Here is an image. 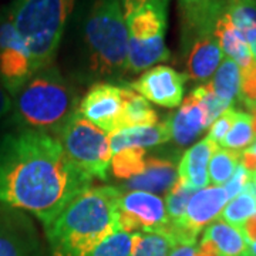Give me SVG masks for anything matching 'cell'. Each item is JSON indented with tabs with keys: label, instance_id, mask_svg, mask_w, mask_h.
I'll list each match as a JSON object with an SVG mask.
<instances>
[{
	"label": "cell",
	"instance_id": "cell-32",
	"mask_svg": "<svg viewBox=\"0 0 256 256\" xmlns=\"http://www.w3.org/2000/svg\"><path fill=\"white\" fill-rule=\"evenodd\" d=\"M239 98L246 107L256 106V62L245 70H240V92Z\"/></svg>",
	"mask_w": 256,
	"mask_h": 256
},
{
	"label": "cell",
	"instance_id": "cell-26",
	"mask_svg": "<svg viewBox=\"0 0 256 256\" xmlns=\"http://www.w3.org/2000/svg\"><path fill=\"white\" fill-rule=\"evenodd\" d=\"M146 165V152L141 148H126L114 152L110 168L114 176L120 180H131L140 175Z\"/></svg>",
	"mask_w": 256,
	"mask_h": 256
},
{
	"label": "cell",
	"instance_id": "cell-35",
	"mask_svg": "<svg viewBox=\"0 0 256 256\" xmlns=\"http://www.w3.org/2000/svg\"><path fill=\"white\" fill-rule=\"evenodd\" d=\"M12 111H13V96L0 82V126L9 116H12Z\"/></svg>",
	"mask_w": 256,
	"mask_h": 256
},
{
	"label": "cell",
	"instance_id": "cell-13",
	"mask_svg": "<svg viewBox=\"0 0 256 256\" xmlns=\"http://www.w3.org/2000/svg\"><path fill=\"white\" fill-rule=\"evenodd\" d=\"M224 52L214 33L198 36L186 48V77L196 82H208L224 60Z\"/></svg>",
	"mask_w": 256,
	"mask_h": 256
},
{
	"label": "cell",
	"instance_id": "cell-9",
	"mask_svg": "<svg viewBox=\"0 0 256 256\" xmlns=\"http://www.w3.org/2000/svg\"><path fill=\"white\" fill-rule=\"evenodd\" d=\"M120 228L127 232H164L170 226L165 201L156 194L128 191L118 202Z\"/></svg>",
	"mask_w": 256,
	"mask_h": 256
},
{
	"label": "cell",
	"instance_id": "cell-18",
	"mask_svg": "<svg viewBox=\"0 0 256 256\" xmlns=\"http://www.w3.org/2000/svg\"><path fill=\"white\" fill-rule=\"evenodd\" d=\"M214 34L218 38L225 57L234 60L240 70H245L254 63V57L244 33L239 32L224 13H216Z\"/></svg>",
	"mask_w": 256,
	"mask_h": 256
},
{
	"label": "cell",
	"instance_id": "cell-28",
	"mask_svg": "<svg viewBox=\"0 0 256 256\" xmlns=\"http://www.w3.org/2000/svg\"><path fill=\"white\" fill-rule=\"evenodd\" d=\"M254 141H255V136H254V130H252L250 114L238 110L232 127L226 134V137L220 142V146L242 152L244 150L249 148V146H252Z\"/></svg>",
	"mask_w": 256,
	"mask_h": 256
},
{
	"label": "cell",
	"instance_id": "cell-33",
	"mask_svg": "<svg viewBox=\"0 0 256 256\" xmlns=\"http://www.w3.org/2000/svg\"><path fill=\"white\" fill-rule=\"evenodd\" d=\"M236 112H238V110L234 107H229L225 112H222L220 117H218L212 122V126L210 127V134L206 137L212 140L215 144L220 146V142L224 141V138L226 137V134L229 132V130L235 121Z\"/></svg>",
	"mask_w": 256,
	"mask_h": 256
},
{
	"label": "cell",
	"instance_id": "cell-5",
	"mask_svg": "<svg viewBox=\"0 0 256 256\" xmlns=\"http://www.w3.org/2000/svg\"><path fill=\"white\" fill-rule=\"evenodd\" d=\"M77 0H13L8 6L12 22L24 40L33 70L54 64Z\"/></svg>",
	"mask_w": 256,
	"mask_h": 256
},
{
	"label": "cell",
	"instance_id": "cell-42",
	"mask_svg": "<svg viewBox=\"0 0 256 256\" xmlns=\"http://www.w3.org/2000/svg\"><path fill=\"white\" fill-rule=\"evenodd\" d=\"M250 182H252V185H254V188H255L256 191V172L250 175Z\"/></svg>",
	"mask_w": 256,
	"mask_h": 256
},
{
	"label": "cell",
	"instance_id": "cell-7",
	"mask_svg": "<svg viewBox=\"0 0 256 256\" xmlns=\"http://www.w3.org/2000/svg\"><path fill=\"white\" fill-rule=\"evenodd\" d=\"M66 154L84 172L101 181L107 180L112 151L110 137L76 111L56 136Z\"/></svg>",
	"mask_w": 256,
	"mask_h": 256
},
{
	"label": "cell",
	"instance_id": "cell-20",
	"mask_svg": "<svg viewBox=\"0 0 256 256\" xmlns=\"http://www.w3.org/2000/svg\"><path fill=\"white\" fill-rule=\"evenodd\" d=\"M158 121L156 111L151 107L150 101L144 97L132 92L128 86H126L124 92V107L118 121V130L137 127H151L156 126ZM117 130V131H118Z\"/></svg>",
	"mask_w": 256,
	"mask_h": 256
},
{
	"label": "cell",
	"instance_id": "cell-21",
	"mask_svg": "<svg viewBox=\"0 0 256 256\" xmlns=\"http://www.w3.org/2000/svg\"><path fill=\"white\" fill-rule=\"evenodd\" d=\"M208 82L220 100L232 107L240 92V68L234 60L224 57L218 70Z\"/></svg>",
	"mask_w": 256,
	"mask_h": 256
},
{
	"label": "cell",
	"instance_id": "cell-37",
	"mask_svg": "<svg viewBox=\"0 0 256 256\" xmlns=\"http://www.w3.org/2000/svg\"><path fill=\"white\" fill-rule=\"evenodd\" d=\"M196 244H175L168 256H196Z\"/></svg>",
	"mask_w": 256,
	"mask_h": 256
},
{
	"label": "cell",
	"instance_id": "cell-4",
	"mask_svg": "<svg viewBox=\"0 0 256 256\" xmlns=\"http://www.w3.org/2000/svg\"><path fill=\"white\" fill-rule=\"evenodd\" d=\"M82 37L86 66L92 77L116 80L128 73V34L121 0H90Z\"/></svg>",
	"mask_w": 256,
	"mask_h": 256
},
{
	"label": "cell",
	"instance_id": "cell-24",
	"mask_svg": "<svg viewBox=\"0 0 256 256\" xmlns=\"http://www.w3.org/2000/svg\"><path fill=\"white\" fill-rule=\"evenodd\" d=\"M215 6L216 13H224L239 32L256 28V0H215Z\"/></svg>",
	"mask_w": 256,
	"mask_h": 256
},
{
	"label": "cell",
	"instance_id": "cell-22",
	"mask_svg": "<svg viewBox=\"0 0 256 256\" xmlns=\"http://www.w3.org/2000/svg\"><path fill=\"white\" fill-rule=\"evenodd\" d=\"M0 256H37L36 246L28 234L3 216L0 220Z\"/></svg>",
	"mask_w": 256,
	"mask_h": 256
},
{
	"label": "cell",
	"instance_id": "cell-43",
	"mask_svg": "<svg viewBox=\"0 0 256 256\" xmlns=\"http://www.w3.org/2000/svg\"><path fill=\"white\" fill-rule=\"evenodd\" d=\"M249 150H250V151H254V152H255V154H256V140H255V141H254V144L249 146Z\"/></svg>",
	"mask_w": 256,
	"mask_h": 256
},
{
	"label": "cell",
	"instance_id": "cell-16",
	"mask_svg": "<svg viewBox=\"0 0 256 256\" xmlns=\"http://www.w3.org/2000/svg\"><path fill=\"white\" fill-rule=\"evenodd\" d=\"M218 146V144H215L208 137L192 146L180 161L178 178L195 191L206 188L210 185L208 166L210 156Z\"/></svg>",
	"mask_w": 256,
	"mask_h": 256
},
{
	"label": "cell",
	"instance_id": "cell-11",
	"mask_svg": "<svg viewBox=\"0 0 256 256\" xmlns=\"http://www.w3.org/2000/svg\"><path fill=\"white\" fill-rule=\"evenodd\" d=\"M186 74L180 73L170 66H154L138 77L128 87L156 106L175 108L182 102Z\"/></svg>",
	"mask_w": 256,
	"mask_h": 256
},
{
	"label": "cell",
	"instance_id": "cell-38",
	"mask_svg": "<svg viewBox=\"0 0 256 256\" xmlns=\"http://www.w3.org/2000/svg\"><path fill=\"white\" fill-rule=\"evenodd\" d=\"M239 229L242 230V234H244V236L248 240V244L256 242V214L254 216H250Z\"/></svg>",
	"mask_w": 256,
	"mask_h": 256
},
{
	"label": "cell",
	"instance_id": "cell-15",
	"mask_svg": "<svg viewBox=\"0 0 256 256\" xmlns=\"http://www.w3.org/2000/svg\"><path fill=\"white\" fill-rule=\"evenodd\" d=\"M178 180V170L171 158H146V170L128 180L124 188L130 191H146L150 194H168Z\"/></svg>",
	"mask_w": 256,
	"mask_h": 256
},
{
	"label": "cell",
	"instance_id": "cell-30",
	"mask_svg": "<svg viewBox=\"0 0 256 256\" xmlns=\"http://www.w3.org/2000/svg\"><path fill=\"white\" fill-rule=\"evenodd\" d=\"M175 244L165 232H144L131 256H168Z\"/></svg>",
	"mask_w": 256,
	"mask_h": 256
},
{
	"label": "cell",
	"instance_id": "cell-23",
	"mask_svg": "<svg viewBox=\"0 0 256 256\" xmlns=\"http://www.w3.org/2000/svg\"><path fill=\"white\" fill-rule=\"evenodd\" d=\"M256 214V191L252 182L246 185V188L232 198L220 214V220L226 224L240 228L250 216Z\"/></svg>",
	"mask_w": 256,
	"mask_h": 256
},
{
	"label": "cell",
	"instance_id": "cell-3",
	"mask_svg": "<svg viewBox=\"0 0 256 256\" xmlns=\"http://www.w3.org/2000/svg\"><path fill=\"white\" fill-rule=\"evenodd\" d=\"M77 106L76 88L52 64L37 70L13 94L12 118L18 128L44 131L56 137Z\"/></svg>",
	"mask_w": 256,
	"mask_h": 256
},
{
	"label": "cell",
	"instance_id": "cell-2",
	"mask_svg": "<svg viewBox=\"0 0 256 256\" xmlns=\"http://www.w3.org/2000/svg\"><path fill=\"white\" fill-rule=\"evenodd\" d=\"M117 186H90L67 204L52 222L44 225L53 256H86L120 228Z\"/></svg>",
	"mask_w": 256,
	"mask_h": 256
},
{
	"label": "cell",
	"instance_id": "cell-36",
	"mask_svg": "<svg viewBox=\"0 0 256 256\" xmlns=\"http://www.w3.org/2000/svg\"><path fill=\"white\" fill-rule=\"evenodd\" d=\"M240 165L246 170L249 174H255L256 172V154L254 151H250L249 148L244 150L240 152Z\"/></svg>",
	"mask_w": 256,
	"mask_h": 256
},
{
	"label": "cell",
	"instance_id": "cell-31",
	"mask_svg": "<svg viewBox=\"0 0 256 256\" xmlns=\"http://www.w3.org/2000/svg\"><path fill=\"white\" fill-rule=\"evenodd\" d=\"M192 92L198 97V100L201 101V104L204 106L210 127L212 126V122L215 120L220 117L222 112H225L230 107L226 102H224V101L220 100V97L214 92L212 87L210 86V82L201 84L200 87H196Z\"/></svg>",
	"mask_w": 256,
	"mask_h": 256
},
{
	"label": "cell",
	"instance_id": "cell-27",
	"mask_svg": "<svg viewBox=\"0 0 256 256\" xmlns=\"http://www.w3.org/2000/svg\"><path fill=\"white\" fill-rule=\"evenodd\" d=\"M239 162H240V152L218 146L210 156V166H208L210 182L214 186L225 185L232 178V175L235 174Z\"/></svg>",
	"mask_w": 256,
	"mask_h": 256
},
{
	"label": "cell",
	"instance_id": "cell-1",
	"mask_svg": "<svg viewBox=\"0 0 256 256\" xmlns=\"http://www.w3.org/2000/svg\"><path fill=\"white\" fill-rule=\"evenodd\" d=\"M92 182L48 132L18 128L0 140V204L33 214L43 226Z\"/></svg>",
	"mask_w": 256,
	"mask_h": 256
},
{
	"label": "cell",
	"instance_id": "cell-19",
	"mask_svg": "<svg viewBox=\"0 0 256 256\" xmlns=\"http://www.w3.org/2000/svg\"><path fill=\"white\" fill-rule=\"evenodd\" d=\"M202 236L212 242L216 256H254L242 230L220 218L204 229Z\"/></svg>",
	"mask_w": 256,
	"mask_h": 256
},
{
	"label": "cell",
	"instance_id": "cell-40",
	"mask_svg": "<svg viewBox=\"0 0 256 256\" xmlns=\"http://www.w3.org/2000/svg\"><path fill=\"white\" fill-rule=\"evenodd\" d=\"M249 108V114H250V118H252V130H254V136L256 140V106L252 107H248Z\"/></svg>",
	"mask_w": 256,
	"mask_h": 256
},
{
	"label": "cell",
	"instance_id": "cell-14",
	"mask_svg": "<svg viewBox=\"0 0 256 256\" xmlns=\"http://www.w3.org/2000/svg\"><path fill=\"white\" fill-rule=\"evenodd\" d=\"M182 20V47L188 46L198 36L214 33L216 22L215 0H178Z\"/></svg>",
	"mask_w": 256,
	"mask_h": 256
},
{
	"label": "cell",
	"instance_id": "cell-10",
	"mask_svg": "<svg viewBox=\"0 0 256 256\" xmlns=\"http://www.w3.org/2000/svg\"><path fill=\"white\" fill-rule=\"evenodd\" d=\"M124 92L126 86L96 82L78 102L77 111L110 136L118 130V121L124 107Z\"/></svg>",
	"mask_w": 256,
	"mask_h": 256
},
{
	"label": "cell",
	"instance_id": "cell-17",
	"mask_svg": "<svg viewBox=\"0 0 256 256\" xmlns=\"http://www.w3.org/2000/svg\"><path fill=\"white\" fill-rule=\"evenodd\" d=\"M112 154L126 148H154L162 146L171 140V131L168 121L156 122L151 127H137L118 130L108 136Z\"/></svg>",
	"mask_w": 256,
	"mask_h": 256
},
{
	"label": "cell",
	"instance_id": "cell-12",
	"mask_svg": "<svg viewBox=\"0 0 256 256\" xmlns=\"http://www.w3.org/2000/svg\"><path fill=\"white\" fill-rule=\"evenodd\" d=\"M166 121L171 131V140L180 146H190L206 128H210L205 108L194 92L180 104L178 110L171 114Z\"/></svg>",
	"mask_w": 256,
	"mask_h": 256
},
{
	"label": "cell",
	"instance_id": "cell-6",
	"mask_svg": "<svg viewBox=\"0 0 256 256\" xmlns=\"http://www.w3.org/2000/svg\"><path fill=\"white\" fill-rule=\"evenodd\" d=\"M170 0H121L128 34V73L170 60L165 44Z\"/></svg>",
	"mask_w": 256,
	"mask_h": 256
},
{
	"label": "cell",
	"instance_id": "cell-25",
	"mask_svg": "<svg viewBox=\"0 0 256 256\" xmlns=\"http://www.w3.org/2000/svg\"><path fill=\"white\" fill-rule=\"evenodd\" d=\"M141 239V232H127L117 229L86 256H131Z\"/></svg>",
	"mask_w": 256,
	"mask_h": 256
},
{
	"label": "cell",
	"instance_id": "cell-39",
	"mask_svg": "<svg viewBox=\"0 0 256 256\" xmlns=\"http://www.w3.org/2000/svg\"><path fill=\"white\" fill-rule=\"evenodd\" d=\"M244 36L246 38L248 46L250 48V53H252V57H254V62H256V28L245 32Z\"/></svg>",
	"mask_w": 256,
	"mask_h": 256
},
{
	"label": "cell",
	"instance_id": "cell-41",
	"mask_svg": "<svg viewBox=\"0 0 256 256\" xmlns=\"http://www.w3.org/2000/svg\"><path fill=\"white\" fill-rule=\"evenodd\" d=\"M249 246H250V252H252V255L256 256V242H254V244H249Z\"/></svg>",
	"mask_w": 256,
	"mask_h": 256
},
{
	"label": "cell",
	"instance_id": "cell-34",
	"mask_svg": "<svg viewBox=\"0 0 256 256\" xmlns=\"http://www.w3.org/2000/svg\"><path fill=\"white\" fill-rule=\"evenodd\" d=\"M249 182H250V174H249L246 170L240 165V162H239L235 174L232 175V178L224 185V188H225V191H226V195H228L229 201L244 191Z\"/></svg>",
	"mask_w": 256,
	"mask_h": 256
},
{
	"label": "cell",
	"instance_id": "cell-29",
	"mask_svg": "<svg viewBox=\"0 0 256 256\" xmlns=\"http://www.w3.org/2000/svg\"><path fill=\"white\" fill-rule=\"evenodd\" d=\"M194 194H195V190H192L191 186H188L180 178L176 180V182L168 191L166 198H165V208H166L170 224L178 225L184 220L188 202Z\"/></svg>",
	"mask_w": 256,
	"mask_h": 256
},
{
	"label": "cell",
	"instance_id": "cell-8",
	"mask_svg": "<svg viewBox=\"0 0 256 256\" xmlns=\"http://www.w3.org/2000/svg\"><path fill=\"white\" fill-rule=\"evenodd\" d=\"M33 74L28 46L14 28L6 8L0 13V82L13 96Z\"/></svg>",
	"mask_w": 256,
	"mask_h": 256
}]
</instances>
